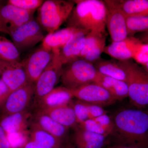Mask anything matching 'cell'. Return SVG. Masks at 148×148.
I'll use <instances>...</instances> for the list:
<instances>
[{"label": "cell", "instance_id": "obj_1", "mask_svg": "<svg viewBox=\"0 0 148 148\" xmlns=\"http://www.w3.org/2000/svg\"><path fill=\"white\" fill-rule=\"evenodd\" d=\"M114 145L148 148V113L140 109H125L114 117Z\"/></svg>", "mask_w": 148, "mask_h": 148}, {"label": "cell", "instance_id": "obj_2", "mask_svg": "<svg viewBox=\"0 0 148 148\" xmlns=\"http://www.w3.org/2000/svg\"><path fill=\"white\" fill-rule=\"evenodd\" d=\"M66 23L67 27L107 35L106 8L104 1L76 0Z\"/></svg>", "mask_w": 148, "mask_h": 148}, {"label": "cell", "instance_id": "obj_3", "mask_svg": "<svg viewBox=\"0 0 148 148\" xmlns=\"http://www.w3.org/2000/svg\"><path fill=\"white\" fill-rule=\"evenodd\" d=\"M119 62L126 74L130 103L139 109L148 106V73L132 59Z\"/></svg>", "mask_w": 148, "mask_h": 148}, {"label": "cell", "instance_id": "obj_4", "mask_svg": "<svg viewBox=\"0 0 148 148\" xmlns=\"http://www.w3.org/2000/svg\"><path fill=\"white\" fill-rule=\"evenodd\" d=\"M75 5L73 1H45L38 9L37 21L43 31L53 33L66 22Z\"/></svg>", "mask_w": 148, "mask_h": 148}, {"label": "cell", "instance_id": "obj_5", "mask_svg": "<svg viewBox=\"0 0 148 148\" xmlns=\"http://www.w3.org/2000/svg\"><path fill=\"white\" fill-rule=\"evenodd\" d=\"M64 66L61 82L64 87L70 90L93 82L97 75L93 64L81 58Z\"/></svg>", "mask_w": 148, "mask_h": 148}, {"label": "cell", "instance_id": "obj_6", "mask_svg": "<svg viewBox=\"0 0 148 148\" xmlns=\"http://www.w3.org/2000/svg\"><path fill=\"white\" fill-rule=\"evenodd\" d=\"M60 50H53V59L35 83L34 98L36 103L55 88L61 79L64 66L59 57Z\"/></svg>", "mask_w": 148, "mask_h": 148}, {"label": "cell", "instance_id": "obj_7", "mask_svg": "<svg viewBox=\"0 0 148 148\" xmlns=\"http://www.w3.org/2000/svg\"><path fill=\"white\" fill-rule=\"evenodd\" d=\"M106 8V26L112 42L121 41L128 37L127 16L116 0L104 1Z\"/></svg>", "mask_w": 148, "mask_h": 148}, {"label": "cell", "instance_id": "obj_8", "mask_svg": "<svg viewBox=\"0 0 148 148\" xmlns=\"http://www.w3.org/2000/svg\"><path fill=\"white\" fill-rule=\"evenodd\" d=\"M10 36L20 53L34 47L45 38L42 28L34 19L15 29Z\"/></svg>", "mask_w": 148, "mask_h": 148}, {"label": "cell", "instance_id": "obj_9", "mask_svg": "<svg viewBox=\"0 0 148 148\" xmlns=\"http://www.w3.org/2000/svg\"><path fill=\"white\" fill-rule=\"evenodd\" d=\"M34 93L35 84L29 82L11 92L0 110V117L27 110Z\"/></svg>", "mask_w": 148, "mask_h": 148}, {"label": "cell", "instance_id": "obj_10", "mask_svg": "<svg viewBox=\"0 0 148 148\" xmlns=\"http://www.w3.org/2000/svg\"><path fill=\"white\" fill-rule=\"evenodd\" d=\"M71 90L74 98L79 101L103 108L112 105L117 101L108 91L95 82Z\"/></svg>", "mask_w": 148, "mask_h": 148}, {"label": "cell", "instance_id": "obj_11", "mask_svg": "<svg viewBox=\"0 0 148 148\" xmlns=\"http://www.w3.org/2000/svg\"><path fill=\"white\" fill-rule=\"evenodd\" d=\"M54 52L41 46L22 61L29 82L34 84L53 59Z\"/></svg>", "mask_w": 148, "mask_h": 148}, {"label": "cell", "instance_id": "obj_12", "mask_svg": "<svg viewBox=\"0 0 148 148\" xmlns=\"http://www.w3.org/2000/svg\"><path fill=\"white\" fill-rule=\"evenodd\" d=\"M35 12L24 10L8 3L0 8V16L7 34L10 35L15 29L34 19Z\"/></svg>", "mask_w": 148, "mask_h": 148}, {"label": "cell", "instance_id": "obj_13", "mask_svg": "<svg viewBox=\"0 0 148 148\" xmlns=\"http://www.w3.org/2000/svg\"><path fill=\"white\" fill-rule=\"evenodd\" d=\"M142 42L134 37H127L125 39L112 42L106 46L104 52L119 61L132 59Z\"/></svg>", "mask_w": 148, "mask_h": 148}, {"label": "cell", "instance_id": "obj_14", "mask_svg": "<svg viewBox=\"0 0 148 148\" xmlns=\"http://www.w3.org/2000/svg\"><path fill=\"white\" fill-rule=\"evenodd\" d=\"M106 35L90 32L86 36L84 46L79 58L93 64L101 58L106 45Z\"/></svg>", "mask_w": 148, "mask_h": 148}, {"label": "cell", "instance_id": "obj_15", "mask_svg": "<svg viewBox=\"0 0 148 148\" xmlns=\"http://www.w3.org/2000/svg\"><path fill=\"white\" fill-rule=\"evenodd\" d=\"M1 76L11 92L29 82L22 61L7 62Z\"/></svg>", "mask_w": 148, "mask_h": 148}, {"label": "cell", "instance_id": "obj_16", "mask_svg": "<svg viewBox=\"0 0 148 148\" xmlns=\"http://www.w3.org/2000/svg\"><path fill=\"white\" fill-rule=\"evenodd\" d=\"M74 98L71 90L64 86L55 88L36 104L38 110H45L68 106Z\"/></svg>", "mask_w": 148, "mask_h": 148}, {"label": "cell", "instance_id": "obj_17", "mask_svg": "<svg viewBox=\"0 0 148 148\" xmlns=\"http://www.w3.org/2000/svg\"><path fill=\"white\" fill-rule=\"evenodd\" d=\"M89 32L79 30L59 51V57L63 66L79 58L84 46L86 36Z\"/></svg>", "mask_w": 148, "mask_h": 148}, {"label": "cell", "instance_id": "obj_18", "mask_svg": "<svg viewBox=\"0 0 148 148\" xmlns=\"http://www.w3.org/2000/svg\"><path fill=\"white\" fill-rule=\"evenodd\" d=\"M31 117L27 110L0 117V125L7 135L25 132Z\"/></svg>", "mask_w": 148, "mask_h": 148}, {"label": "cell", "instance_id": "obj_19", "mask_svg": "<svg viewBox=\"0 0 148 148\" xmlns=\"http://www.w3.org/2000/svg\"><path fill=\"white\" fill-rule=\"evenodd\" d=\"M74 143L76 148H104L108 137L86 131L79 125L75 128Z\"/></svg>", "mask_w": 148, "mask_h": 148}, {"label": "cell", "instance_id": "obj_20", "mask_svg": "<svg viewBox=\"0 0 148 148\" xmlns=\"http://www.w3.org/2000/svg\"><path fill=\"white\" fill-rule=\"evenodd\" d=\"M93 82L108 91L117 101L128 97V88L124 81L104 75L97 72Z\"/></svg>", "mask_w": 148, "mask_h": 148}, {"label": "cell", "instance_id": "obj_21", "mask_svg": "<svg viewBox=\"0 0 148 148\" xmlns=\"http://www.w3.org/2000/svg\"><path fill=\"white\" fill-rule=\"evenodd\" d=\"M33 122L39 127L63 142L69 129L53 120L49 116L40 110H37L33 116Z\"/></svg>", "mask_w": 148, "mask_h": 148}, {"label": "cell", "instance_id": "obj_22", "mask_svg": "<svg viewBox=\"0 0 148 148\" xmlns=\"http://www.w3.org/2000/svg\"><path fill=\"white\" fill-rule=\"evenodd\" d=\"M79 29L67 27L48 34L43 40L41 46L49 51L61 50Z\"/></svg>", "mask_w": 148, "mask_h": 148}, {"label": "cell", "instance_id": "obj_23", "mask_svg": "<svg viewBox=\"0 0 148 148\" xmlns=\"http://www.w3.org/2000/svg\"><path fill=\"white\" fill-rule=\"evenodd\" d=\"M40 110L42 111L53 120L68 129L70 127L76 128L78 126V124L71 104L55 108Z\"/></svg>", "mask_w": 148, "mask_h": 148}, {"label": "cell", "instance_id": "obj_24", "mask_svg": "<svg viewBox=\"0 0 148 148\" xmlns=\"http://www.w3.org/2000/svg\"><path fill=\"white\" fill-rule=\"evenodd\" d=\"M93 64L100 73L125 82L126 74L117 60L100 58Z\"/></svg>", "mask_w": 148, "mask_h": 148}, {"label": "cell", "instance_id": "obj_25", "mask_svg": "<svg viewBox=\"0 0 148 148\" xmlns=\"http://www.w3.org/2000/svg\"><path fill=\"white\" fill-rule=\"evenodd\" d=\"M29 139L44 148H61L62 142L32 122L29 132Z\"/></svg>", "mask_w": 148, "mask_h": 148}, {"label": "cell", "instance_id": "obj_26", "mask_svg": "<svg viewBox=\"0 0 148 148\" xmlns=\"http://www.w3.org/2000/svg\"><path fill=\"white\" fill-rule=\"evenodd\" d=\"M127 16H148V0H116Z\"/></svg>", "mask_w": 148, "mask_h": 148}, {"label": "cell", "instance_id": "obj_27", "mask_svg": "<svg viewBox=\"0 0 148 148\" xmlns=\"http://www.w3.org/2000/svg\"><path fill=\"white\" fill-rule=\"evenodd\" d=\"M20 54L12 42L0 36V60L9 62H20Z\"/></svg>", "mask_w": 148, "mask_h": 148}, {"label": "cell", "instance_id": "obj_28", "mask_svg": "<svg viewBox=\"0 0 148 148\" xmlns=\"http://www.w3.org/2000/svg\"><path fill=\"white\" fill-rule=\"evenodd\" d=\"M128 37H134L138 33H148V16H127Z\"/></svg>", "mask_w": 148, "mask_h": 148}, {"label": "cell", "instance_id": "obj_29", "mask_svg": "<svg viewBox=\"0 0 148 148\" xmlns=\"http://www.w3.org/2000/svg\"><path fill=\"white\" fill-rule=\"evenodd\" d=\"M44 2L42 0H9L8 3L24 10L36 11Z\"/></svg>", "mask_w": 148, "mask_h": 148}, {"label": "cell", "instance_id": "obj_30", "mask_svg": "<svg viewBox=\"0 0 148 148\" xmlns=\"http://www.w3.org/2000/svg\"><path fill=\"white\" fill-rule=\"evenodd\" d=\"M71 105L73 109L78 125L89 119L86 103L77 100L73 103H71Z\"/></svg>", "mask_w": 148, "mask_h": 148}, {"label": "cell", "instance_id": "obj_31", "mask_svg": "<svg viewBox=\"0 0 148 148\" xmlns=\"http://www.w3.org/2000/svg\"><path fill=\"white\" fill-rule=\"evenodd\" d=\"M82 129L89 132L108 136L110 133L94 119H88L79 124Z\"/></svg>", "mask_w": 148, "mask_h": 148}, {"label": "cell", "instance_id": "obj_32", "mask_svg": "<svg viewBox=\"0 0 148 148\" xmlns=\"http://www.w3.org/2000/svg\"><path fill=\"white\" fill-rule=\"evenodd\" d=\"M132 59L142 66L148 62V43L142 42L134 54Z\"/></svg>", "mask_w": 148, "mask_h": 148}, {"label": "cell", "instance_id": "obj_33", "mask_svg": "<svg viewBox=\"0 0 148 148\" xmlns=\"http://www.w3.org/2000/svg\"><path fill=\"white\" fill-rule=\"evenodd\" d=\"M92 119H94L103 128H105L110 133V135H112L114 128L113 121L107 114L103 115Z\"/></svg>", "mask_w": 148, "mask_h": 148}, {"label": "cell", "instance_id": "obj_34", "mask_svg": "<svg viewBox=\"0 0 148 148\" xmlns=\"http://www.w3.org/2000/svg\"><path fill=\"white\" fill-rule=\"evenodd\" d=\"M86 104L88 111V119H94L98 116L107 114V112L103 107L87 103Z\"/></svg>", "mask_w": 148, "mask_h": 148}, {"label": "cell", "instance_id": "obj_35", "mask_svg": "<svg viewBox=\"0 0 148 148\" xmlns=\"http://www.w3.org/2000/svg\"><path fill=\"white\" fill-rule=\"evenodd\" d=\"M10 93L8 87L0 78V110Z\"/></svg>", "mask_w": 148, "mask_h": 148}, {"label": "cell", "instance_id": "obj_36", "mask_svg": "<svg viewBox=\"0 0 148 148\" xmlns=\"http://www.w3.org/2000/svg\"><path fill=\"white\" fill-rule=\"evenodd\" d=\"M7 134L0 125V148H11Z\"/></svg>", "mask_w": 148, "mask_h": 148}, {"label": "cell", "instance_id": "obj_37", "mask_svg": "<svg viewBox=\"0 0 148 148\" xmlns=\"http://www.w3.org/2000/svg\"><path fill=\"white\" fill-rule=\"evenodd\" d=\"M20 148H44L34 141L30 140H27Z\"/></svg>", "mask_w": 148, "mask_h": 148}, {"label": "cell", "instance_id": "obj_38", "mask_svg": "<svg viewBox=\"0 0 148 148\" xmlns=\"http://www.w3.org/2000/svg\"><path fill=\"white\" fill-rule=\"evenodd\" d=\"M104 148H143L138 147H131V146H127L120 145H112L106 146Z\"/></svg>", "mask_w": 148, "mask_h": 148}, {"label": "cell", "instance_id": "obj_39", "mask_svg": "<svg viewBox=\"0 0 148 148\" xmlns=\"http://www.w3.org/2000/svg\"><path fill=\"white\" fill-rule=\"evenodd\" d=\"M140 40L143 42L145 43H148V33H144L141 39H140Z\"/></svg>", "mask_w": 148, "mask_h": 148}, {"label": "cell", "instance_id": "obj_40", "mask_svg": "<svg viewBox=\"0 0 148 148\" xmlns=\"http://www.w3.org/2000/svg\"><path fill=\"white\" fill-rule=\"evenodd\" d=\"M6 61H1L0 60V76L1 75L5 67Z\"/></svg>", "mask_w": 148, "mask_h": 148}, {"label": "cell", "instance_id": "obj_41", "mask_svg": "<svg viewBox=\"0 0 148 148\" xmlns=\"http://www.w3.org/2000/svg\"><path fill=\"white\" fill-rule=\"evenodd\" d=\"M0 32H2V33L7 34V32L4 29L3 27L1 19V16H0Z\"/></svg>", "mask_w": 148, "mask_h": 148}, {"label": "cell", "instance_id": "obj_42", "mask_svg": "<svg viewBox=\"0 0 148 148\" xmlns=\"http://www.w3.org/2000/svg\"><path fill=\"white\" fill-rule=\"evenodd\" d=\"M142 67H143V69H145V70L148 73V62L146 63V64L142 65Z\"/></svg>", "mask_w": 148, "mask_h": 148}]
</instances>
